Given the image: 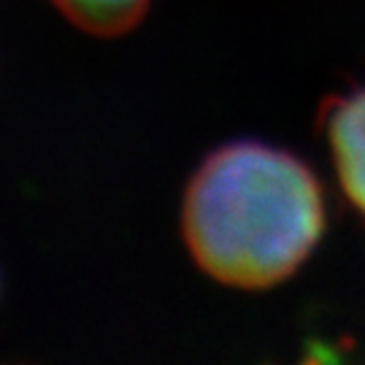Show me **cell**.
<instances>
[{
	"label": "cell",
	"mask_w": 365,
	"mask_h": 365,
	"mask_svg": "<svg viewBox=\"0 0 365 365\" xmlns=\"http://www.w3.org/2000/svg\"><path fill=\"white\" fill-rule=\"evenodd\" d=\"M71 25L95 38H119L141 25L152 0H49Z\"/></svg>",
	"instance_id": "3957f363"
},
{
	"label": "cell",
	"mask_w": 365,
	"mask_h": 365,
	"mask_svg": "<svg viewBox=\"0 0 365 365\" xmlns=\"http://www.w3.org/2000/svg\"><path fill=\"white\" fill-rule=\"evenodd\" d=\"M327 225L322 182L298 155L230 141L200 160L184 187L182 238L220 284L268 289L312 257Z\"/></svg>",
	"instance_id": "6da1fadb"
},
{
	"label": "cell",
	"mask_w": 365,
	"mask_h": 365,
	"mask_svg": "<svg viewBox=\"0 0 365 365\" xmlns=\"http://www.w3.org/2000/svg\"><path fill=\"white\" fill-rule=\"evenodd\" d=\"M319 130L341 195L365 220V76L322 103Z\"/></svg>",
	"instance_id": "7a4b0ae2"
}]
</instances>
